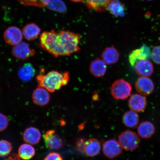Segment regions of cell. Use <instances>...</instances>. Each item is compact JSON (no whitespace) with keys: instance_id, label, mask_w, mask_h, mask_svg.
I'll use <instances>...</instances> for the list:
<instances>
[{"instance_id":"obj_1","label":"cell","mask_w":160,"mask_h":160,"mask_svg":"<svg viewBox=\"0 0 160 160\" xmlns=\"http://www.w3.org/2000/svg\"><path fill=\"white\" fill-rule=\"evenodd\" d=\"M81 39L79 34L68 31L57 33L53 41V56L55 57L69 56L79 51Z\"/></svg>"},{"instance_id":"obj_2","label":"cell","mask_w":160,"mask_h":160,"mask_svg":"<svg viewBox=\"0 0 160 160\" xmlns=\"http://www.w3.org/2000/svg\"><path fill=\"white\" fill-rule=\"evenodd\" d=\"M37 80L38 87L44 88L50 92L52 93L68 84L69 80V73L68 71L62 73L53 70L46 74L38 75Z\"/></svg>"},{"instance_id":"obj_3","label":"cell","mask_w":160,"mask_h":160,"mask_svg":"<svg viewBox=\"0 0 160 160\" xmlns=\"http://www.w3.org/2000/svg\"><path fill=\"white\" fill-rule=\"evenodd\" d=\"M118 142L122 148L126 151H133L137 148L140 143L138 135L135 132L127 130L119 135Z\"/></svg>"},{"instance_id":"obj_4","label":"cell","mask_w":160,"mask_h":160,"mask_svg":"<svg viewBox=\"0 0 160 160\" xmlns=\"http://www.w3.org/2000/svg\"><path fill=\"white\" fill-rule=\"evenodd\" d=\"M132 88L128 82L123 79L115 81L111 87L112 95L117 100H124L131 95Z\"/></svg>"},{"instance_id":"obj_5","label":"cell","mask_w":160,"mask_h":160,"mask_svg":"<svg viewBox=\"0 0 160 160\" xmlns=\"http://www.w3.org/2000/svg\"><path fill=\"white\" fill-rule=\"evenodd\" d=\"M122 148L118 142L113 139H109L104 142L102 150L104 155L110 159H113L121 155Z\"/></svg>"},{"instance_id":"obj_6","label":"cell","mask_w":160,"mask_h":160,"mask_svg":"<svg viewBox=\"0 0 160 160\" xmlns=\"http://www.w3.org/2000/svg\"><path fill=\"white\" fill-rule=\"evenodd\" d=\"M34 50L31 49L28 45L24 42H21L14 46L12 54L15 58L22 60H27L35 54Z\"/></svg>"},{"instance_id":"obj_7","label":"cell","mask_w":160,"mask_h":160,"mask_svg":"<svg viewBox=\"0 0 160 160\" xmlns=\"http://www.w3.org/2000/svg\"><path fill=\"white\" fill-rule=\"evenodd\" d=\"M43 139L46 147L51 150L59 149L62 147V140L56 133L55 130L51 129L46 132Z\"/></svg>"},{"instance_id":"obj_8","label":"cell","mask_w":160,"mask_h":160,"mask_svg":"<svg viewBox=\"0 0 160 160\" xmlns=\"http://www.w3.org/2000/svg\"><path fill=\"white\" fill-rule=\"evenodd\" d=\"M23 33L21 29L16 27H11L6 29L3 38L8 44L15 46L22 42Z\"/></svg>"},{"instance_id":"obj_9","label":"cell","mask_w":160,"mask_h":160,"mask_svg":"<svg viewBox=\"0 0 160 160\" xmlns=\"http://www.w3.org/2000/svg\"><path fill=\"white\" fill-rule=\"evenodd\" d=\"M135 87L138 92L144 96L151 94L155 87L152 81L146 77L139 78L136 82Z\"/></svg>"},{"instance_id":"obj_10","label":"cell","mask_w":160,"mask_h":160,"mask_svg":"<svg viewBox=\"0 0 160 160\" xmlns=\"http://www.w3.org/2000/svg\"><path fill=\"white\" fill-rule=\"evenodd\" d=\"M151 51L150 48L143 45L139 49L133 50L129 56V61L132 67H134L136 63L140 60L148 59L151 57Z\"/></svg>"},{"instance_id":"obj_11","label":"cell","mask_w":160,"mask_h":160,"mask_svg":"<svg viewBox=\"0 0 160 160\" xmlns=\"http://www.w3.org/2000/svg\"><path fill=\"white\" fill-rule=\"evenodd\" d=\"M32 99L35 104L44 107L49 103L50 96L49 92L44 88L38 87L33 91Z\"/></svg>"},{"instance_id":"obj_12","label":"cell","mask_w":160,"mask_h":160,"mask_svg":"<svg viewBox=\"0 0 160 160\" xmlns=\"http://www.w3.org/2000/svg\"><path fill=\"white\" fill-rule=\"evenodd\" d=\"M128 104L132 111L139 112L144 111L147 104V99L144 96L135 94L130 97Z\"/></svg>"},{"instance_id":"obj_13","label":"cell","mask_w":160,"mask_h":160,"mask_svg":"<svg viewBox=\"0 0 160 160\" xmlns=\"http://www.w3.org/2000/svg\"><path fill=\"white\" fill-rule=\"evenodd\" d=\"M134 67L136 72L141 77H148L153 73V65L149 60H140L136 63Z\"/></svg>"},{"instance_id":"obj_14","label":"cell","mask_w":160,"mask_h":160,"mask_svg":"<svg viewBox=\"0 0 160 160\" xmlns=\"http://www.w3.org/2000/svg\"><path fill=\"white\" fill-rule=\"evenodd\" d=\"M41 132L37 128L30 127L26 129L23 134V141L32 145H36L41 139Z\"/></svg>"},{"instance_id":"obj_15","label":"cell","mask_w":160,"mask_h":160,"mask_svg":"<svg viewBox=\"0 0 160 160\" xmlns=\"http://www.w3.org/2000/svg\"><path fill=\"white\" fill-rule=\"evenodd\" d=\"M101 149V144L99 141L95 138L89 139L84 144V152L89 157H94L98 154Z\"/></svg>"},{"instance_id":"obj_16","label":"cell","mask_w":160,"mask_h":160,"mask_svg":"<svg viewBox=\"0 0 160 160\" xmlns=\"http://www.w3.org/2000/svg\"><path fill=\"white\" fill-rule=\"evenodd\" d=\"M107 70V64L102 59L97 58L90 64L89 71L96 77H101L105 75Z\"/></svg>"},{"instance_id":"obj_17","label":"cell","mask_w":160,"mask_h":160,"mask_svg":"<svg viewBox=\"0 0 160 160\" xmlns=\"http://www.w3.org/2000/svg\"><path fill=\"white\" fill-rule=\"evenodd\" d=\"M137 131L140 137L143 139H148L155 134L156 129L152 123L146 121L141 123L138 126Z\"/></svg>"},{"instance_id":"obj_18","label":"cell","mask_w":160,"mask_h":160,"mask_svg":"<svg viewBox=\"0 0 160 160\" xmlns=\"http://www.w3.org/2000/svg\"><path fill=\"white\" fill-rule=\"evenodd\" d=\"M22 32L26 39L32 41L38 37L41 33V29L35 23H29L23 27L22 29Z\"/></svg>"},{"instance_id":"obj_19","label":"cell","mask_w":160,"mask_h":160,"mask_svg":"<svg viewBox=\"0 0 160 160\" xmlns=\"http://www.w3.org/2000/svg\"><path fill=\"white\" fill-rule=\"evenodd\" d=\"M114 0H84L86 7L90 10L101 12L107 9L109 4Z\"/></svg>"},{"instance_id":"obj_20","label":"cell","mask_w":160,"mask_h":160,"mask_svg":"<svg viewBox=\"0 0 160 160\" xmlns=\"http://www.w3.org/2000/svg\"><path fill=\"white\" fill-rule=\"evenodd\" d=\"M102 59L107 65L115 63L118 61L119 53L118 50L113 47H108L103 52Z\"/></svg>"},{"instance_id":"obj_21","label":"cell","mask_w":160,"mask_h":160,"mask_svg":"<svg viewBox=\"0 0 160 160\" xmlns=\"http://www.w3.org/2000/svg\"><path fill=\"white\" fill-rule=\"evenodd\" d=\"M35 74V70L32 65L26 63L18 71V75L22 81L28 82L31 80Z\"/></svg>"},{"instance_id":"obj_22","label":"cell","mask_w":160,"mask_h":160,"mask_svg":"<svg viewBox=\"0 0 160 160\" xmlns=\"http://www.w3.org/2000/svg\"><path fill=\"white\" fill-rule=\"evenodd\" d=\"M139 120L138 115L136 112L132 110L126 112L122 117L124 125L131 128H137L138 125Z\"/></svg>"},{"instance_id":"obj_23","label":"cell","mask_w":160,"mask_h":160,"mask_svg":"<svg viewBox=\"0 0 160 160\" xmlns=\"http://www.w3.org/2000/svg\"><path fill=\"white\" fill-rule=\"evenodd\" d=\"M35 150L33 146L28 143H24L20 146L18 153L20 158L25 160L31 159L35 155Z\"/></svg>"},{"instance_id":"obj_24","label":"cell","mask_w":160,"mask_h":160,"mask_svg":"<svg viewBox=\"0 0 160 160\" xmlns=\"http://www.w3.org/2000/svg\"><path fill=\"white\" fill-rule=\"evenodd\" d=\"M45 7L52 11L64 13L67 11V7L62 0H45Z\"/></svg>"},{"instance_id":"obj_25","label":"cell","mask_w":160,"mask_h":160,"mask_svg":"<svg viewBox=\"0 0 160 160\" xmlns=\"http://www.w3.org/2000/svg\"><path fill=\"white\" fill-rule=\"evenodd\" d=\"M107 9L115 17H122L124 15V7L119 0H114L112 1Z\"/></svg>"},{"instance_id":"obj_26","label":"cell","mask_w":160,"mask_h":160,"mask_svg":"<svg viewBox=\"0 0 160 160\" xmlns=\"http://www.w3.org/2000/svg\"><path fill=\"white\" fill-rule=\"evenodd\" d=\"M12 143L5 140H0V157H7L12 150Z\"/></svg>"},{"instance_id":"obj_27","label":"cell","mask_w":160,"mask_h":160,"mask_svg":"<svg viewBox=\"0 0 160 160\" xmlns=\"http://www.w3.org/2000/svg\"><path fill=\"white\" fill-rule=\"evenodd\" d=\"M20 3L26 6L40 8L45 7V0H17Z\"/></svg>"},{"instance_id":"obj_28","label":"cell","mask_w":160,"mask_h":160,"mask_svg":"<svg viewBox=\"0 0 160 160\" xmlns=\"http://www.w3.org/2000/svg\"><path fill=\"white\" fill-rule=\"evenodd\" d=\"M151 58L155 63L160 65V46L153 48L151 51Z\"/></svg>"},{"instance_id":"obj_29","label":"cell","mask_w":160,"mask_h":160,"mask_svg":"<svg viewBox=\"0 0 160 160\" xmlns=\"http://www.w3.org/2000/svg\"><path fill=\"white\" fill-rule=\"evenodd\" d=\"M8 118L3 114L0 113V132L5 131L8 127Z\"/></svg>"},{"instance_id":"obj_30","label":"cell","mask_w":160,"mask_h":160,"mask_svg":"<svg viewBox=\"0 0 160 160\" xmlns=\"http://www.w3.org/2000/svg\"><path fill=\"white\" fill-rule=\"evenodd\" d=\"M43 160H63V159L59 153L52 152L48 154Z\"/></svg>"},{"instance_id":"obj_31","label":"cell","mask_w":160,"mask_h":160,"mask_svg":"<svg viewBox=\"0 0 160 160\" xmlns=\"http://www.w3.org/2000/svg\"><path fill=\"white\" fill-rule=\"evenodd\" d=\"M5 160H21L18 155L16 153H13Z\"/></svg>"},{"instance_id":"obj_32","label":"cell","mask_w":160,"mask_h":160,"mask_svg":"<svg viewBox=\"0 0 160 160\" xmlns=\"http://www.w3.org/2000/svg\"><path fill=\"white\" fill-rule=\"evenodd\" d=\"M70 1L74 2H80L83 1L84 0H70Z\"/></svg>"},{"instance_id":"obj_33","label":"cell","mask_w":160,"mask_h":160,"mask_svg":"<svg viewBox=\"0 0 160 160\" xmlns=\"http://www.w3.org/2000/svg\"><path fill=\"white\" fill-rule=\"evenodd\" d=\"M147 1H152V0H147Z\"/></svg>"}]
</instances>
